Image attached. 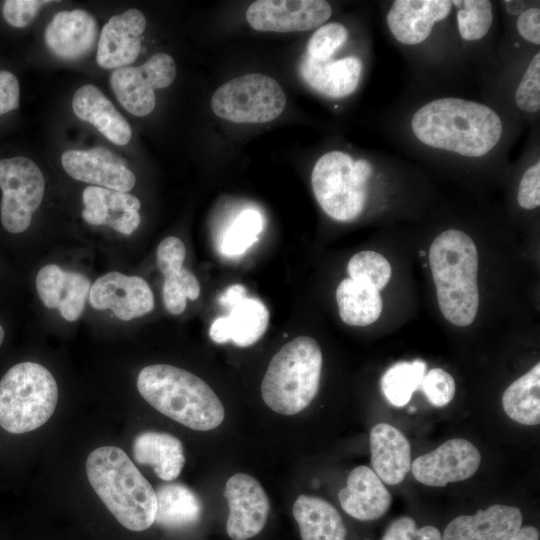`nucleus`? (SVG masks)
Listing matches in <instances>:
<instances>
[{
  "mask_svg": "<svg viewBox=\"0 0 540 540\" xmlns=\"http://www.w3.org/2000/svg\"><path fill=\"white\" fill-rule=\"evenodd\" d=\"M402 137L422 155L481 163L504 157L512 124L493 106L452 95L414 104L401 120Z\"/></svg>",
  "mask_w": 540,
  "mask_h": 540,
  "instance_id": "1",
  "label": "nucleus"
},
{
  "mask_svg": "<svg viewBox=\"0 0 540 540\" xmlns=\"http://www.w3.org/2000/svg\"><path fill=\"white\" fill-rule=\"evenodd\" d=\"M86 473L98 497L122 526L139 532L155 522V490L121 448L93 450L86 460Z\"/></svg>",
  "mask_w": 540,
  "mask_h": 540,
  "instance_id": "2",
  "label": "nucleus"
},
{
  "mask_svg": "<svg viewBox=\"0 0 540 540\" xmlns=\"http://www.w3.org/2000/svg\"><path fill=\"white\" fill-rule=\"evenodd\" d=\"M140 395L157 411L197 431H209L224 420V407L211 387L184 369L154 364L137 378Z\"/></svg>",
  "mask_w": 540,
  "mask_h": 540,
  "instance_id": "3",
  "label": "nucleus"
},
{
  "mask_svg": "<svg viewBox=\"0 0 540 540\" xmlns=\"http://www.w3.org/2000/svg\"><path fill=\"white\" fill-rule=\"evenodd\" d=\"M429 263L439 308L453 325L473 323L479 308L478 251L472 238L447 229L432 242Z\"/></svg>",
  "mask_w": 540,
  "mask_h": 540,
  "instance_id": "4",
  "label": "nucleus"
},
{
  "mask_svg": "<svg viewBox=\"0 0 540 540\" xmlns=\"http://www.w3.org/2000/svg\"><path fill=\"white\" fill-rule=\"evenodd\" d=\"M322 352L317 341L300 336L286 343L271 359L261 383L265 404L274 412L294 415L318 393Z\"/></svg>",
  "mask_w": 540,
  "mask_h": 540,
  "instance_id": "5",
  "label": "nucleus"
},
{
  "mask_svg": "<svg viewBox=\"0 0 540 540\" xmlns=\"http://www.w3.org/2000/svg\"><path fill=\"white\" fill-rule=\"evenodd\" d=\"M376 165L365 157L355 159L342 150L326 152L311 173L314 196L332 219L350 222L364 211Z\"/></svg>",
  "mask_w": 540,
  "mask_h": 540,
  "instance_id": "6",
  "label": "nucleus"
},
{
  "mask_svg": "<svg viewBox=\"0 0 540 540\" xmlns=\"http://www.w3.org/2000/svg\"><path fill=\"white\" fill-rule=\"evenodd\" d=\"M57 401V383L46 367L18 363L0 380V426L13 434L33 431L49 420Z\"/></svg>",
  "mask_w": 540,
  "mask_h": 540,
  "instance_id": "7",
  "label": "nucleus"
},
{
  "mask_svg": "<svg viewBox=\"0 0 540 540\" xmlns=\"http://www.w3.org/2000/svg\"><path fill=\"white\" fill-rule=\"evenodd\" d=\"M286 96L270 76L251 73L236 77L213 94L211 108L220 118L235 123H265L284 111Z\"/></svg>",
  "mask_w": 540,
  "mask_h": 540,
  "instance_id": "8",
  "label": "nucleus"
},
{
  "mask_svg": "<svg viewBox=\"0 0 540 540\" xmlns=\"http://www.w3.org/2000/svg\"><path fill=\"white\" fill-rule=\"evenodd\" d=\"M451 0H394L385 12L393 41L409 52L424 53L452 27Z\"/></svg>",
  "mask_w": 540,
  "mask_h": 540,
  "instance_id": "9",
  "label": "nucleus"
},
{
  "mask_svg": "<svg viewBox=\"0 0 540 540\" xmlns=\"http://www.w3.org/2000/svg\"><path fill=\"white\" fill-rule=\"evenodd\" d=\"M0 189L4 229L14 234L24 232L44 196L45 180L40 168L24 156L1 159Z\"/></svg>",
  "mask_w": 540,
  "mask_h": 540,
  "instance_id": "10",
  "label": "nucleus"
},
{
  "mask_svg": "<svg viewBox=\"0 0 540 540\" xmlns=\"http://www.w3.org/2000/svg\"><path fill=\"white\" fill-rule=\"evenodd\" d=\"M175 76L173 58L166 53H156L139 67L115 69L110 76V86L120 104L130 114L143 117L155 107V89L170 86Z\"/></svg>",
  "mask_w": 540,
  "mask_h": 540,
  "instance_id": "11",
  "label": "nucleus"
},
{
  "mask_svg": "<svg viewBox=\"0 0 540 540\" xmlns=\"http://www.w3.org/2000/svg\"><path fill=\"white\" fill-rule=\"evenodd\" d=\"M331 16L332 7L324 0H258L246 11L253 29L280 33L312 30Z\"/></svg>",
  "mask_w": 540,
  "mask_h": 540,
  "instance_id": "12",
  "label": "nucleus"
},
{
  "mask_svg": "<svg viewBox=\"0 0 540 540\" xmlns=\"http://www.w3.org/2000/svg\"><path fill=\"white\" fill-rule=\"evenodd\" d=\"M480 462L481 455L475 445L466 439L454 438L417 457L411 464V472L426 486L443 487L473 476Z\"/></svg>",
  "mask_w": 540,
  "mask_h": 540,
  "instance_id": "13",
  "label": "nucleus"
},
{
  "mask_svg": "<svg viewBox=\"0 0 540 540\" xmlns=\"http://www.w3.org/2000/svg\"><path fill=\"white\" fill-rule=\"evenodd\" d=\"M224 496L229 507L228 536L247 540L259 534L267 522L270 503L258 480L245 473L234 474L226 482Z\"/></svg>",
  "mask_w": 540,
  "mask_h": 540,
  "instance_id": "14",
  "label": "nucleus"
},
{
  "mask_svg": "<svg viewBox=\"0 0 540 540\" xmlns=\"http://www.w3.org/2000/svg\"><path fill=\"white\" fill-rule=\"evenodd\" d=\"M89 301L95 309H110L123 321L141 317L154 308L152 290L143 278L116 271L95 280L89 291Z\"/></svg>",
  "mask_w": 540,
  "mask_h": 540,
  "instance_id": "15",
  "label": "nucleus"
},
{
  "mask_svg": "<svg viewBox=\"0 0 540 540\" xmlns=\"http://www.w3.org/2000/svg\"><path fill=\"white\" fill-rule=\"evenodd\" d=\"M61 163L70 177L92 186L127 193L136 183L125 161L103 147L67 150L61 156Z\"/></svg>",
  "mask_w": 540,
  "mask_h": 540,
  "instance_id": "16",
  "label": "nucleus"
},
{
  "mask_svg": "<svg viewBox=\"0 0 540 540\" xmlns=\"http://www.w3.org/2000/svg\"><path fill=\"white\" fill-rule=\"evenodd\" d=\"M145 28V16L138 9L112 16L100 32L96 54L98 65L115 70L133 63L140 54Z\"/></svg>",
  "mask_w": 540,
  "mask_h": 540,
  "instance_id": "17",
  "label": "nucleus"
},
{
  "mask_svg": "<svg viewBox=\"0 0 540 540\" xmlns=\"http://www.w3.org/2000/svg\"><path fill=\"white\" fill-rule=\"evenodd\" d=\"M97 36L95 17L82 9L56 13L44 31L46 47L63 60H77L87 55L95 46Z\"/></svg>",
  "mask_w": 540,
  "mask_h": 540,
  "instance_id": "18",
  "label": "nucleus"
},
{
  "mask_svg": "<svg viewBox=\"0 0 540 540\" xmlns=\"http://www.w3.org/2000/svg\"><path fill=\"white\" fill-rule=\"evenodd\" d=\"M83 219L90 225H106L130 235L139 226L141 203L137 197L98 186H88L82 194Z\"/></svg>",
  "mask_w": 540,
  "mask_h": 540,
  "instance_id": "19",
  "label": "nucleus"
},
{
  "mask_svg": "<svg viewBox=\"0 0 540 540\" xmlns=\"http://www.w3.org/2000/svg\"><path fill=\"white\" fill-rule=\"evenodd\" d=\"M90 288V280L85 275L65 271L56 264L42 267L36 277V289L42 303L47 308H57L67 321H75L81 316Z\"/></svg>",
  "mask_w": 540,
  "mask_h": 540,
  "instance_id": "20",
  "label": "nucleus"
},
{
  "mask_svg": "<svg viewBox=\"0 0 540 540\" xmlns=\"http://www.w3.org/2000/svg\"><path fill=\"white\" fill-rule=\"evenodd\" d=\"M522 526L519 508L495 504L475 515H461L445 528L442 540H508Z\"/></svg>",
  "mask_w": 540,
  "mask_h": 540,
  "instance_id": "21",
  "label": "nucleus"
},
{
  "mask_svg": "<svg viewBox=\"0 0 540 540\" xmlns=\"http://www.w3.org/2000/svg\"><path fill=\"white\" fill-rule=\"evenodd\" d=\"M335 55L322 61L305 55L301 63V74L304 81L321 95L339 99L351 95L358 88L363 62L355 55L339 58Z\"/></svg>",
  "mask_w": 540,
  "mask_h": 540,
  "instance_id": "22",
  "label": "nucleus"
},
{
  "mask_svg": "<svg viewBox=\"0 0 540 540\" xmlns=\"http://www.w3.org/2000/svg\"><path fill=\"white\" fill-rule=\"evenodd\" d=\"M342 509L360 521H372L382 517L390 508L392 497L380 478L368 466L355 467L347 478V484L339 491Z\"/></svg>",
  "mask_w": 540,
  "mask_h": 540,
  "instance_id": "23",
  "label": "nucleus"
},
{
  "mask_svg": "<svg viewBox=\"0 0 540 540\" xmlns=\"http://www.w3.org/2000/svg\"><path fill=\"white\" fill-rule=\"evenodd\" d=\"M373 471L387 485L402 482L411 470V450L408 439L387 423L375 425L369 436Z\"/></svg>",
  "mask_w": 540,
  "mask_h": 540,
  "instance_id": "24",
  "label": "nucleus"
},
{
  "mask_svg": "<svg viewBox=\"0 0 540 540\" xmlns=\"http://www.w3.org/2000/svg\"><path fill=\"white\" fill-rule=\"evenodd\" d=\"M74 114L92 124L112 143L124 146L132 137V129L103 92L92 84L76 90L72 99Z\"/></svg>",
  "mask_w": 540,
  "mask_h": 540,
  "instance_id": "25",
  "label": "nucleus"
},
{
  "mask_svg": "<svg viewBox=\"0 0 540 540\" xmlns=\"http://www.w3.org/2000/svg\"><path fill=\"white\" fill-rule=\"evenodd\" d=\"M133 456L137 463L149 465L162 480L176 479L185 464L181 441L169 433L147 431L133 442Z\"/></svg>",
  "mask_w": 540,
  "mask_h": 540,
  "instance_id": "26",
  "label": "nucleus"
},
{
  "mask_svg": "<svg viewBox=\"0 0 540 540\" xmlns=\"http://www.w3.org/2000/svg\"><path fill=\"white\" fill-rule=\"evenodd\" d=\"M293 516L302 540L346 539V527L339 512L322 498L300 495L294 502Z\"/></svg>",
  "mask_w": 540,
  "mask_h": 540,
  "instance_id": "27",
  "label": "nucleus"
},
{
  "mask_svg": "<svg viewBox=\"0 0 540 540\" xmlns=\"http://www.w3.org/2000/svg\"><path fill=\"white\" fill-rule=\"evenodd\" d=\"M155 522L170 530L194 526L200 520L202 504L197 494L181 483L164 484L157 488Z\"/></svg>",
  "mask_w": 540,
  "mask_h": 540,
  "instance_id": "28",
  "label": "nucleus"
},
{
  "mask_svg": "<svg viewBox=\"0 0 540 540\" xmlns=\"http://www.w3.org/2000/svg\"><path fill=\"white\" fill-rule=\"evenodd\" d=\"M452 31L463 49L479 47L488 40L495 24V5L488 0H452Z\"/></svg>",
  "mask_w": 540,
  "mask_h": 540,
  "instance_id": "29",
  "label": "nucleus"
},
{
  "mask_svg": "<svg viewBox=\"0 0 540 540\" xmlns=\"http://www.w3.org/2000/svg\"><path fill=\"white\" fill-rule=\"evenodd\" d=\"M336 301L342 321L351 326L374 323L383 309V301L376 288L350 278L338 285Z\"/></svg>",
  "mask_w": 540,
  "mask_h": 540,
  "instance_id": "30",
  "label": "nucleus"
},
{
  "mask_svg": "<svg viewBox=\"0 0 540 540\" xmlns=\"http://www.w3.org/2000/svg\"><path fill=\"white\" fill-rule=\"evenodd\" d=\"M508 105L525 120L538 118L540 112V52L535 49L516 70L507 86Z\"/></svg>",
  "mask_w": 540,
  "mask_h": 540,
  "instance_id": "31",
  "label": "nucleus"
},
{
  "mask_svg": "<svg viewBox=\"0 0 540 540\" xmlns=\"http://www.w3.org/2000/svg\"><path fill=\"white\" fill-rule=\"evenodd\" d=\"M505 413L517 423L534 426L540 423V364L511 383L502 395Z\"/></svg>",
  "mask_w": 540,
  "mask_h": 540,
  "instance_id": "32",
  "label": "nucleus"
},
{
  "mask_svg": "<svg viewBox=\"0 0 540 540\" xmlns=\"http://www.w3.org/2000/svg\"><path fill=\"white\" fill-rule=\"evenodd\" d=\"M226 319L230 341L237 346L247 347L264 335L269 323V311L261 300L245 297L230 309Z\"/></svg>",
  "mask_w": 540,
  "mask_h": 540,
  "instance_id": "33",
  "label": "nucleus"
},
{
  "mask_svg": "<svg viewBox=\"0 0 540 540\" xmlns=\"http://www.w3.org/2000/svg\"><path fill=\"white\" fill-rule=\"evenodd\" d=\"M426 372V363L421 359L401 361L388 368L381 378V389L395 407H403L417 390Z\"/></svg>",
  "mask_w": 540,
  "mask_h": 540,
  "instance_id": "34",
  "label": "nucleus"
},
{
  "mask_svg": "<svg viewBox=\"0 0 540 540\" xmlns=\"http://www.w3.org/2000/svg\"><path fill=\"white\" fill-rule=\"evenodd\" d=\"M262 228L263 218L258 211H242L224 231L221 252L226 256L243 254L256 242Z\"/></svg>",
  "mask_w": 540,
  "mask_h": 540,
  "instance_id": "35",
  "label": "nucleus"
},
{
  "mask_svg": "<svg viewBox=\"0 0 540 540\" xmlns=\"http://www.w3.org/2000/svg\"><path fill=\"white\" fill-rule=\"evenodd\" d=\"M350 279L368 284L378 291L383 289L391 278V265L380 253L361 251L348 262Z\"/></svg>",
  "mask_w": 540,
  "mask_h": 540,
  "instance_id": "36",
  "label": "nucleus"
},
{
  "mask_svg": "<svg viewBox=\"0 0 540 540\" xmlns=\"http://www.w3.org/2000/svg\"><path fill=\"white\" fill-rule=\"evenodd\" d=\"M163 301L166 310L173 315L184 312L187 299L196 300L200 295V285L195 275L181 268L179 271L164 276Z\"/></svg>",
  "mask_w": 540,
  "mask_h": 540,
  "instance_id": "37",
  "label": "nucleus"
},
{
  "mask_svg": "<svg viewBox=\"0 0 540 540\" xmlns=\"http://www.w3.org/2000/svg\"><path fill=\"white\" fill-rule=\"evenodd\" d=\"M348 37V29L342 23H325L309 39L306 56L317 61L326 60L344 46Z\"/></svg>",
  "mask_w": 540,
  "mask_h": 540,
  "instance_id": "38",
  "label": "nucleus"
},
{
  "mask_svg": "<svg viewBox=\"0 0 540 540\" xmlns=\"http://www.w3.org/2000/svg\"><path fill=\"white\" fill-rule=\"evenodd\" d=\"M420 388L428 401L436 407L449 404L456 391L454 378L441 368H433L426 373Z\"/></svg>",
  "mask_w": 540,
  "mask_h": 540,
  "instance_id": "39",
  "label": "nucleus"
},
{
  "mask_svg": "<svg viewBox=\"0 0 540 540\" xmlns=\"http://www.w3.org/2000/svg\"><path fill=\"white\" fill-rule=\"evenodd\" d=\"M517 203L525 210H534L540 206V159L539 154H533L532 161L521 174Z\"/></svg>",
  "mask_w": 540,
  "mask_h": 540,
  "instance_id": "40",
  "label": "nucleus"
},
{
  "mask_svg": "<svg viewBox=\"0 0 540 540\" xmlns=\"http://www.w3.org/2000/svg\"><path fill=\"white\" fill-rule=\"evenodd\" d=\"M381 540H442V535L434 526L418 528L414 519L401 516L390 523Z\"/></svg>",
  "mask_w": 540,
  "mask_h": 540,
  "instance_id": "41",
  "label": "nucleus"
},
{
  "mask_svg": "<svg viewBox=\"0 0 540 540\" xmlns=\"http://www.w3.org/2000/svg\"><path fill=\"white\" fill-rule=\"evenodd\" d=\"M52 1L44 0H6L2 6L5 21L15 28L29 25L38 15L39 10Z\"/></svg>",
  "mask_w": 540,
  "mask_h": 540,
  "instance_id": "42",
  "label": "nucleus"
},
{
  "mask_svg": "<svg viewBox=\"0 0 540 540\" xmlns=\"http://www.w3.org/2000/svg\"><path fill=\"white\" fill-rule=\"evenodd\" d=\"M186 248L183 242L169 236L163 239L157 248V264L164 276L175 273L183 267Z\"/></svg>",
  "mask_w": 540,
  "mask_h": 540,
  "instance_id": "43",
  "label": "nucleus"
},
{
  "mask_svg": "<svg viewBox=\"0 0 540 540\" xmlns=\"http://www.w3.org/2000/svg\"><path fill=\"white\" fill-rule=\"evenodd\" d=\"M514 29L517 36L526 44L539 48L540 45V8L536 4H528L514 17Z\"/></svg>",
  "mask_w": 540,
  "mask_h": 540,
  "instance_id": "44",
  "label": "nucleus"
},
{
  "mask_svg": "<svg viewBox=\"0 0 540 540\" xmlns=\"http://www.w3.org/2000/svg\"><path fill=\"white\" fill-rule=\"evenodd\" d=\"M20 86L16 76L7 70H0V115L19 107Z\"/></svg>",
  "mask_w": 540,
  "mask_h": 540,
  "instance_id": "45",
  "label": "nucleus"
},
{
  "mask_svg": "<svg viewBox=\"0 0 540 540\" xmlns=\"http://www.w3.org/2000/svg\"><path fill=\"white\" fill-rule=\"evenodd\" d=\"M246 288L241 284H234L228 287L220 296L219 303L228 309H231L243 298L247 297Z\"/></svg>",
  "mask_w": 540,
  "mask_h": 540,
  "instance_id": "46",
  "label": "nucleus"
},
{
  "mask_svg": "<svg viewBox=\"0 0 540 540\" xmlns=\"http://www.w3.org/2000/svg\"><path fill=\"white\" fill-rule=\"evenodd\" d=\"M539 530L534 526L521 527L508 540H539Z\"/></svg>",
  "mask_w": 540,
  "mask_h": 540,
  "instance_id": "47",
  "label": "nucleus"
},
{
  "mask_svg": "<svg viewBox=\"0 0 540 540\" xmlns=\"http://www.w3.org/2000/svg\"><path fill=\"white\" fill-rule=\"evenodd\" d=\"M502 6L504 7V11L506 14H508L510 17H516L519 15L528 4L523 1H502Z\"/></svg>",
  "mask_w": 540,
  "mask_h": 540,
  "instance_id": "48",
  "label": "nucleus"
},
{
  "mask_svg": "<svg viewBox=\"0 0 540 540\" xmlns=\"http://www.w3.org/2000/svg\"><path fill=\"white\" fill-rule=\"evenodd\" d=\"M4 336H5L4 329L0 325V346H1L2 342H3V340H4Z\"/></svg>",
  "mask_w": 540,
  "mask_h": 540,
  "instance_id": "49",
  "label": "nucleus"
}]
</instances>
